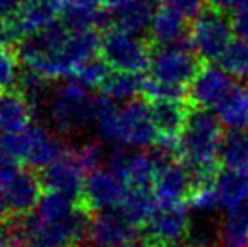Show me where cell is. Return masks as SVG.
Instances as JSON below:
<instances>
[{"instance_id":"f1b7e54d","label":"cell","mask_w":248,"mask_h":247,"mask_svg":"<svg viewBox=\"0 0 248 247\" xmlns=\"http://www.w3.org/2000/svg\"><path fill=\"white\" fill-rule=\"evenodd\" d=\"M113 69L107 65V61L96 54L95 58H92L90 61H86L81 68L78 69V73L75 75L76 80H79L81 83H85L86 86H100L107 82V78L111 75Z\"/></svg>"},{"instance_id":"484cf974","label":"cell","mask_w":248,"mask_h":247,"mask_svg":"<svg viewBox=\"0 0 248 247\" xmlns=\"http://www.w3.org/2000/svg\"><path fill=\"white\" fill-rule=\"evenodd\" d=\"M117 100L103 95L98 99L96 105L95 125L100 137L108 142H117L118 144V107Z\"/></svg>"},{"instance_id":"ac0fdd59","label":"cell","mask_w":248,"mask_h":247,"mask_svg":"<svg viewBox=\"0 0 248 247\" xmlns=\"http://www.w3.org/2000/svg\"><path fill=\"white\" fill-rule=\"evenodd\" d=\"M43 181L41 175L34 169H20L17 176L3 188V198L9 207V212L14 215H27L37 207L43 198Z\"/></svg>"},{"instance_id":"9a60e30c","label":"cell","mask_w":248,"mask_h":247,"mask_svg":"<svg viewBox=\"0 0 248 247\" xmlns=\"http://www.w3.org/2000/svg\"><path fill=\"white\" fill-rule=\"evenodd\" d=\"M160 0H107L111 24L132 34L149 33Z\"/></svg>"},{"instance_id":"5b68a950","label":"cell","mask_w":248,"mask_h":247,"mask_svg":"<svg viewBox=\"0 0 248 247\" xmlns=\"http://www.w3.org/2000/svg\"><path fill=\"white\" fill-rule=\"evenodd\" d=\"M235 27L232 12L206 2L191 22V46L204 63H218L233 43Z\"/></svg>"},{"instance_id":"836d02e7","label":"cell","mask_w":248,"mask_h":247,"mask_svg":"<svg viewBox=\"0 0 248 247\" xmlns=\"http://www.w3.org/2000/svg\"><path fill=\"white\" fill-rule=\"evenodd\" d=\"M19 171V161L7 156H0V191H3V188L16 178Z\"/></svg>"},{"instance_id":"7c38bea8","label":"cell","mask_w":248,"mask_h":247,"mask_svg":"<svg viewBox=\"0 0 248 247\" xmlns=\"http://www.w3.org/2000/svg\"><path fill=\"white\" fill-rule=\"evenodd\" d=\"M139 227L117 208L98 212L92 217L88 241L93 247H124L137 241Z\"/></svg>"},{"instance_id":"d590c367","label":"cell","mask_w":248,"mask_h":247,"mask_svg":"<svg viewBox=\"0 0 248 247\" xmlns=\"http://www.w3.org/2000/svg\"><path fill=\"white\" fill-rule=\"evenodd\" d=\"M26 0H0V16H10L19 9Z\"/></svg>"},{"instance_id":"603a6c76","label":"cell","mask_w":248,"mask_h":247,"mask_svg":"<svg viewBox=\"0 0 248 247\" xmlns=\"http://www.w3.org/2000/svg\"><path fill=\"white\" fill-rule=\"evenodd\" d=\"M218 247H248V203L226 212L219 224Z\"/></svg>"},{"instance_id":"ffe728a7","label":"cell","mask_w":248,"mask_h":247,"mask_svg":"<svg viewBox=\"0 0 248 247\" xmlns=\"http://www.w3.org/2000/svg\"><path fill=\"white\" fill-rule=\"evenodd\" d=\"M216 115L228 132L248 131V82L235 83L232 92L216 107Z\"/></svg>"},{"instance_id":"7a4b0ae2","label":"cell","mask_w":248,"mask_h":247,"mask_svg":"<svg viewBox=\"0 0 248 247\" xmlns=\"http://www.w3.org/2000/svg\"><path fill=\"white\" fill-rule=\"evenodd\" d=\"M204 65L191 44L154 48L149 76H144L142 97L149 102L187 99L191 85Z\"/></svg>"},{"instance_id":"30bf717a","label":"cell","mask_w":248,"mask_h":247,"mask_svg":"<svg viewBox=\"0 0 248 247\" xmlns=\"http://www.w3.org/2000/svg\"><path fill=\"white\" fill-rule=\"evenodd\" d=\"M150 107H152V115L157 127V134H159L155 146L177 154L181 135H183L184 129H186L191 110L194 109V105L189 102V97L187 99L152 100Z\"/></svg>"},{"instance_id":"e575fe53","label":"cell","mask_w":248,"mask_h":247,"mask_svg":"<svg viewBox=\"0 0 248 247\" xmlns=\"http://www.w3.org/2000/svg\"><path fill=\"white\" fill-rule=\"evenodd\" d=\"M64 7L79 10H100L107 7V0H62Z\"/></svg>"},{"instance_id":"8fae6325","label":"cell","mask_w":248,"mask_h":247,"mask_svg":"<svg viewBox=\"0 0 248 247\" xmlns=\"http://www.w3.org/2000/svg\"><path fill=\"white\" fill-rule=\"evenodd\" d=\"M125 195V181L110 168H98L85 180L78 205L90 215L117 208Z\"/></svg>"},{"instance_id":"277c9868","label":"cell","mask_w":248,"mask_h":247,"mask_svg":"<svg viewBox=\"0 0 248 247\" xmlns=\"http://www.w3.org/2000/svg\"><path fill=\"white\" fill-rule=\"evenodd\" d=\"M98 99L85 83L69 78L58 83L47 97L44 112L59 135H78L95 122Z\"/></svg>"},{"instance_id":"4316f807","label":"cell","mask_w":248,"mask_h":247,"mask_svg":"<svg viewBox=\"0 0 248 247\" xmlns=\"http://www.w3.org/2000/svg\"><path fill=\"white\" fill-rule=\"evenodd\" d=\"M218 65L235 78H248V37L233 41Z\"/></svg>"},{"instance_id":"2e32d148","label":"cell","mask_w":248,"mask_h":247,"mask_svg":"<svg viewBox=\"0 0 248 247\" xmlns=\"http://www.w3.org/2000/svg\"><path fill=\"white\" fill-rule=\"evenodd\" d=\"M191 22L181 12L174 10L172 7L160 2L152 26L149 31V41L154 48L164 46H183L191 44Z\"/></svg>"},{"instance_id":"4dcf8cb0","label":"cell","mask_w":248,"mask_h":247,"mask_svg":"<svg viewBox=\"0 0 248 247\" xmlns=\"http://www.w3.org/2000/svg\"><path fill=\"white\" fill-rule=\"evenodd\" d=\"M160 2L172 7L174 10H177V12H181L184 17L193 20L198 17V14L201 12L202 7L206 5L208 0H160Z\"/></svg>"},{"instance_id":"60d3db41","label":"cell","mask_w":248,"mask_h":247,"mask_svg":"<svg viewBox=\"0 0 248 247\" xmlns=\"http://www.w3.org/2000/svg\"><path fill=\"white\" fill-rule=\"evenodd\" d=\"M71 247H78V246H71Z\"/></svg>"},{"instance_id":"4fadbf2b","label":"cell","mask_w":248,"mask_h":247,"mask_svg":"<svg viewBox=\"0 0 248 247\" xmlns=\"http://www.w3.org/2000/svg\"><path fill=\"white\" fill-rule=\"evenodd\" d=\"M230 76L225 69L206 63L189 88V102L202 110L216 109L235 86Z\"/></svg>"},{"instance_id":"ab89813d","label":"cell","mask_w":248,"mask_h":247,"mask_svg":"<svg viewBox=\"0 0 248 247\" xmlns=\"http://www.w3.org/2000/svg\"><path fill=\"white\" fill-rule=\"evenodd\" d=\"M181 247H202V246H196V244H187V246H181Z\"/></svg>"},{"instance_id":"74e56055","label":"cell","mask_w":248,"mask_h":247,"mask_svg":"<svg viewBox=\"0 0 248 247\" xmlns=\"http://www.w3.org/2000/svg\"><path fill=\"white\" fill-rule=\"evenodd\" d=\"M124 247H150L149 244H147V241L145 239H142V241H134V242H130V244H127V246H124Z\"/></svg>"},{"instance_id":"e0dca14e","label":"cell","mask_w":248,"mask_h":247,"mask_svg":"<svg viewBox=\"0 0 248 247\" xmlns=\"http://www.w3.org/2000/svg\"><path fill=\"white\" fill-rule=\"evenodd\" d=\"M62 0H26L12 14L22 41L36 33L54 26L62 14Z\"/></svg>"},{"instance_id":"8992f818","label":"cell","mask_w":248,"mask_h":247,"mask_svg":"<svg viewBox=\"0 0 248 247\" xmlns=\"http://www.w3.org/2000/svg\"><path fill=\"white\" fill-rule=\"evenodd\" d=\"M154 44L149 37L127 33L118 27L105 31L100 41V56L113 71L137 73L149 71Z\"/></svg>"},{"instance_id":"3957f363","label":"cell","mask_w":248,"mask_h":247,"mask_svg":"<svg viewBox=\"0 0 248 247\" xmlns=\"http://www.w3.org/2000/svg\"><path fill=\"white\" fill-rule=\"evenodd\" d=\"M218 117L194 107L181 135L177 156L189 171L223 168L221 148L226 134Z\"/></svg>"},{"instance_id":"52a82bcc","label":"cell","mask_w":248,"mask_h":247,"mask_svg":"<svg viewBox=\"0 0 248 247\" xmlns=\"http://www.w3.org/2000/svg\"><path fill=\"white\" fill-rule=\"evenodd\" d=\"M157 139L159 134L149 100L139 97L118 107V144L145 148L155 146Z\"/></svg>"},{"instance_id":"44dd1931","label":"cell","mask_w":248,"mask_h":247,"mask_svg":"<svg viewBox=\"0 0 248 247\" xmlns=\"http://www.w3.org/2000/svg\"><path fill=\"white\" fill-rule=\"evenodd\" d=\"M157 207H159V201L154 193V188L125 185V195L120 203V210L139 229L147 224Z\"/></svg>"},{"instance_id":"83f0119b","label":"cell","mask_w":248,"mask_h":247,"mask_svg":"<svg viewBox=\"0 0 248 247\" xmlns=\"http://www.w3.org/2000/svg\"><path fill=\"white\" fill-rule=\"evenodd\" d=\"M20 78L19 54L10 48L0 46V93L10 92Z\"/></svg>"},{"instance_id":"f546056e","label":"cell","mask_w":248,"mask_h":247,"mask_svg":"<svg viewBox=\"0 0 248 247\" xmlns=\"http://www.w3.org/2000/svg\"><path fill=\"white\" fill-rule=\"evenodd\" d=\"M71 151L75 154V158L78 159V163L81 165V168L85 169V173H88V175L100 168L105 156L103 148L98 142H86V144L71 149Z\"/></svg>"},{"instance_id":"d6986e66","label":"cell","mask_w":248,"mask_h":247,"mask_svg":"<svg viewBox=\"0 0 248 247\" xmlns=\"http://www.w3.org/2000/svg\"><path fill=\"white\" fill-rule=\"evenodd\" d=\"M34 112L17 90L0 93V134H20L31 127Z\"/></svg>"},{"instance_id":"9c48e42d","label":"cell","mask_w":248,"mask_h":247,"mask_svg":"<svg viewBox=\"0 0 248 247\" xmlns=\"http://www.w3.org/2000/svg\"><path fill=\"white\" fill-rule=\"evenodd\" d=\"M142 229L150 247H181L191 231L186 205H159Z\"/></svg>"},{"instance_id":"cb8c5ba5","label":"cell","mask_w":248,"mask_h":247,"mask_svg":"<svg viewBox=\"0 0 248 247\" xmlns=\"http://www.w3.org/2000/svg\"><path fill=\"white\" fill-rule=\"evenodd\" d=\"M221 165L230 171L248 173V131L228 132L221 148Z\"/></svg>"},{"instance_id":"7402d4cb","label":"cell","mask_w":248,"mask_h":247,"mask_svg":"<svg viewBox=\"0 0 248 247\" xmlns=\"http://www.w3.org/2000/svg\"><path fill=\"white\" fill-rule=\"evenodd\" d=\"M218 203L226 212L236 210L248 203V173L223 169L216 183Z\"/></svg>"},{"instance_id":"1f68e13d","label":"cell","mask_w":248,"mask_h":247,"mask_svg":"<svg viewBox=\"0 0 248 247\" xmlns=\"http://www.w3.org/2000/svg\"><path fill=\"white\" fill-rule=\"evenodd\" d=\"M19 41H22V37L17 31L12 14L10 16H0V46L9 48L10 44H16Z\"/></svg>"},{"instance_id":"f35d334b","label":"cell","mask_w":248,"mask_h":247,"mask_svg":"<svg viewBox=\"0 0 248 247\" xmlns=\"http://www.w3.org/2000/svg\"><path fill=\"white\" fill-rule=\"evenodd\" d=\"M0 247H10L9 241H7L5 235L2 234V231H0Z\"/></svg>"},{"instance_id":"d4e9b609","label":"cell","mask_w":248,"mask_h":247,"mask_svg":"<svg viewBox=\"0 0 248 247\" xmlns=\"http://www.w3.org/2000/svg\"><path fill=\"white\" fill-rule=\"evenodd\" d=\"M142 90H144V76L137 73L111 71L107 82L101 85L103 95L113 100H127V102L142 97Z\"/></svg>"},{"instance_id":"5bb4252c","label":"cell","mask_w":248,"mask_h":247,"mask_svg":"<svg viewBox=\"0 0 248 247\" xmlns=\"http://www.w3.org/2000/svg\"><path fill=\"white\" fill-rule=\"evenodd\" d=\"M85 180V169L75 158L73 151H66L61 158L41 171V181L47 191L68 195L75 200H79L81 197Z\"/></svg>"},{"instance_id":"d6a6232c","label":"cell","mask_w":248,"mask_h":247,"mask_svg":"<svg viewBox=\"0 0 248 247\" xmlns=\"http://www.w3.org/2000/svg\"><path fill=\"white\" fill-rule=\"evenodd\" d=\"M232 20L235 34L240 37H248V0H240L232 10Z\"/></svg>"},{"instance_id":"ba28073f","label":"cell","mask_w":248,"mask_h":247,"mask_svg":"<svg viewBox=\"0 0 248 247\" xmlns=\"http://www.w3.org/2000/svg\"><path fill=\"white\" fill-rule=\"evenodd\" d=\"M157 171L154 180V193L159 205H187L193 190L191 171L179 158L162 154L154 149Z\"/></svg>"},{"instance_id":"8d00e7d4","label":"cell","mask_w":248,"mask_h":247,"mask_svg":"<svg viewBox=\"0 0 248 247\" xmlns=\"http://www.w3.org/2000/svg\"><path fill=\"white\" fill-rule=\"evenodd\" d=\"M10 217V212H9V207L5 203V198H3V193L0 191V225H3V222Z\"/></svg>"},{"instance_id":"6da1fadb","label":"cell","mask_w":248,"mask_h":247,"mask_svg":"<svg viewBox=\"0 0 248 247\" xmlns=\"http://www.w3.org/2000/svg\"><path fill=\"white\" fill-rule=\"evenodd\" d=\"M96 29H73L64 22L26 37L19 43L17 54L26 68L47 80L71 78L100 51Z\"/></svg>"}]
</instances>
